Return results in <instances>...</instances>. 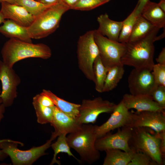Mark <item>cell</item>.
Instances as JSON below:
<instances>
[{
    "instance_id": "6da1fadb",
    "label": "cell",
    "mask_w": 165,
    "mask_h": 165,
    "mask_svg": "<svg viewBox=\"0 0 165 165\" xmlns=\"http://www.w3.org/2000/svg\"><path fill=\"white\" fill-rule=\"evenodd\" d=\"M160 29L155 27L148 35L138 40L126 43L125 51L121 59L123 65L152 71L155 64L154 42Z\"/></svg>"
},
{
    "instance_id": "7a4b0ae2",
    "label": "cell",
    "mask_w": 165,
    "mask_h": 165,
    "mask_svg": "<svg viewBox=\"0 0 165 165\" xmlns=\"http://www.w3.org/2000/svg\"><path fill=\"white\" fill-rule=\"evenodd\" d=\"M1 54L2 62L8 67L13 68L17 62L28 58L48 59L51 56L52 51L44 43L33 44L10 38L4 43Z\"/></svg>"
},
{
    "instance_id": "3957f363",
    "label": "cell",
    "mask_w": 165,
    "mask_h": 165,
    "mask_svg": "<svg viewBox=\"0 0 165 165\" xmlns=\"http://www.w3.org/2000/svg\"><path fill=\"white\" fill-rule=\"evenodd\" d=\"M94 128L95 125L91 124H82L79 130L67 136L70 148L79 154L82 161L89 164L96 162L100 157V151L95 146L97 137Z\"/></svg>"
},
{
    "instance_id": "277c9868",
    "label": "cell",
    "mask_w": 165,
    "mask_h": 165,
    "mask_svg": "<svg viewBox=\"0 0 165 165\" xmlns=\"http://www.w3.org/2000/svg\"><path fill=\"white\" fill-rule=\"evenodd\" d=\"M70 9L61 1L53 4L35 18L28 27L31 39H40L53 33L59 27L63 15Z\"/></svg>"
},
{
    "instance_id": "5b68a950",
    "label": "cell",
    "mask_w": 165,
    "mask_h": 165,
    "mask_svg": "<svg viewBox=\"0 0 165 165\" xmlns=\"http://www.w3.org/2000/svg\"><path fill=\"white\" fill-rule=\"evenodd\" d=\"M131 128V137L129 141L131 149L147 155L157 165L164 164V158L160 150L159 133L148 127Z\"/></svg>"
},
{
    "instance_id": "8992f818",
    "label": "cell",
    "mask_w": 165,
    "mask_h": 165,
    "mask_svg": "<svg viewBox=\"0 0 165 165\" xmlns=\"http://www.w3.org/2000/svg\"><path fill=\"white\" fill-rule=\"evenodd\" d=\"M94 34V30H90L80 36L77 47L79 68L87 79L93 82L94 78L93 65L95 59L99 55Z\"/></svg>"
},
{
    "instance_id": "52a82bcc",
    "label": "cell",
    "mask_w": 165,
    "mask_h": 165,
    "mask_svg": "<svg viewBox=\"0 0 165 165\" xmlns=\"http://www.w3.org/2000/svg\"><path fill=\"white\" fill-rule=\"evenodd\" d=\"M52 141L50 138L41 146L22 150L17 148L18 144L23 145L22 143L9 139H2L0 140V149L10 157L13 164L31 165L40 157L46 154L45 151L50 147Z\"/></svg>"
},
{
    "instance_id": "ba28073f",
    "label": "cell",
    "mask_w": 165,
    "mask_h": 165,
    "mask_svg": "<svg viewBox=\"0 0 165 165\" xmlns=\"http://www.w3.org/2000/svg\"><path fill=\"white\" fill-rule=\"evenodd\" d=\"M94 36L98 49L99 55L104 65L109 69L122 64L121 59L126 50V43L110 40L96 30H94Z\"/></svg>"
},
{
    "instance_id": "9c48e42d",
    "label": "cell",
    "mask_w": 165,
    "mask_h": 165,
    "mask_svg": "<svg viewBox=\"0 0 165 165\" xmlns=\"http://www.w3.org/2000/svg\"><path fill=\"white\" fill-rule=\"evenodd\" d=\"M116 105L100 97L93 99H83L80 104L77 120L82 124L94 123L100 114L112 113Z\"/></svg>"
},
{
    "instance_id": "30bf717a",
    "label": "cell",
    "mask_w": 165,
    "mask_h": 165,
    "mask_svg": "<svg viewBox=\"0 0 165 165\" xmlns=\"http://www.w3.org/2000/svg\"><path fill=\"white\" fill-rule=\"evenodd\" d=\"M0 81L2 85V91L0 97L5 106L8 107L13 104L17 96V87L21 79L13 68L6 66L0 61Z\"/></svg>"
},
{
    "instance_id": "8fae6325",
    "label": "cell",
    "mask_w": 165,
    "mask_h": 165,
    "mask_svg": "<svg viewBox=\"0 0 165 165\" xmlns=\"http://www.w3.org/2000/svg\"><path fill=\"white\" fill-rule=\"evenodd\" d=\"M132 133V128L127 126L119 128L117 132L114 134L108 133L96 140L95 146L99 151L117 149L126 152L132 150L129 145Z\"/></svg>"
},
{
    "instance_id": "7c38bea8",
    "label": "cell",
    "mask_w": 165,
    "mask_h": 165,
    "mask_svg": "<svg viewBox=\"0 0 165 165\" xmlns=\"http://www.w3.org/2000/svg\"><path fill=\"white\" fill-rule=\"evenodd\" d=\"M151 72L145 69L134 68L132 70L128 78L130 94L151 95L153 90L157 86Z\"/></svg>"
},
{
    "instance_id": "4fadbf2b",
    "label": "cell",
    "mask_w": 165,
    "mask_h": 165,
    "mask_svg": "<svg viewBox=\"0 0 165 165\" xmlns=\"http://www.w3.org/2000/svg\"><path fill=\"white\" fill-rule=\"evenodd\" d=\"M125 106L122 100L116 105L109 118L100 126L95 125L94 130L97 139L112 131L125 126H130L131 112Z\"/></svg>"
},
{
    "instance_id": "5bb4252c",
    "label": "cell",
    "mask_w": 165,
    "mask_h": 165,
    "mask_svg": "<svg viewBox=\"0 0 165 165\" xmlns=\"http://www.w3.org/2000/svg\"><path fill=\"white\" fill-rule=\"evenodd\" d=\"M131 112L130 127H148L157 133L165 130V112Z\"/></svg>"
},
{
    "instance_id": "9a60e30c",
    "label": "cell",
    "mask_w": 165,
    "mask_h": 165,
    "mask_svg": "<svg viewBox=\"0 0 165 165\" xmlns=\"http://www.w3.org/2000/svg\"><path fill=\"white\" fill-rule=\"evenodd\" d=\"M53 113L50 123L54 131L52 133L50 139L53 141L61 134H66L79 130L82 124L59 110L55 105L53 106Z\"/></svg>"
},
{
    "instance_id": "2e32d148",
    "label": "cell",
    "mask_w": 165,
    "mask_h": 165,
    "mask_svg": "<svg viewBox=\"0 0 165 165\" xmlns=\"http://www.w3.org/2000/svg\"><path fill=\"white\" fill-rule=\"evenodd\" d=\"M122 100L125 106L129 110L134 108L138 112H165V109L160 107L153 101L150 95H133L126 94L123 95Z\"/></svg>"
},
{
    "instance_id": "e0dca14e",
    "label": "cell",
    "mask_w": 165,
    "mask_h": 165,
    "mask_svg": "<svg viewBox=\"0 0 165 165\" xmlns=\"http://www.w3.org/2000/svg\"><path fill=\"white\" fill-rule=\"evenodd\" d=\"M0 12L5 19L11 20L23 26L28 27L35 19L24 7L6 2L1 3Z\"/></svg>"
},
{
    "instance_id": "ac0fdd59",
    "label": "cell",
    "mask_w": 165,
    "mask_h": 165,
    "mask_svg": "<svg viewBox=\"0 0 165 165\" xmlns=\"http://www.w3.org/2000/svg\"><path fill=\"white\" fill-rule=\"evenodd\" d=\"M97 20L99 27L96 30L98 32L110 40L118 42L123 21L112 20L106 13L98 16Z\"/></svg>"
},
{
    "instance_id": "d6986e66",
    "label": "cell",
    "mask_w": 165,
    "mask_h": 165,
    "mask_svg": "<svg viewBox=\"0 0 165 165\" xmlns=\"http://www.w3.org/2000/svg\"><path fill=\"white\" fill-rule=\"evenodd\" d=\"M3 24L0 25V33L5 36L32 42L28 27L21 25L10 19L5 20Z\"/></svg>"
},
{
    "instance_id": "ffe728a7",
    "label": "cell",
    "mask_w": 165,
    "mask_h": 165,
    "mask_svg": "<svg viewBox=\"0 0 165 165\" xmlns=\"http://www.w3.org/2000/svg\"><path fill=\"white\" fill-rule=\"evenodd\" d=\"M155 27H165V12L157 3L149 1L143 8L140 14Z\"/></svg>"
},
{
    "instance_id": "44dd1931",
    "label": "cell",
    "mask_w": 165,
    "mask_h": 165,
    "mask_svg": "<svg viewBox=\"0 0 165 165\" xmlns=\"http://www.w3.org/2000/svg\"><path fill=\"white\" fill-rule=\"evenodd\" d=\"M42 92L50 98L54 105L59 110L77 120L80 104L67 101L59 97L49 90L43 89Z\"/></svg>"
},
{
    "instance_id": "7402d4cb",
    "label": "cell",
    "mask_w": 165,
    "mask_h": 165,
    "mask_svg": "<svg viewBox=\"0 0 165 165\" xmlns=\"http://www.w3.org/2000/svg\"><path fill=\"white\" fill-rule=\"evenodd\" d=\"M106 156L103 165H128L130 161L134 151H122L117 149H110L105 151Z\"/></svg>"
},
{
    "instance_id": "603a6c76",
    "label": "cell",
    "mask_w": 165,
    "mask_h": 165,
    "mask_svg": "<svg viewBox=\"0 0 165 165\" xmlns=\"http://www.w3.org/2000/svg\"><path fill=\"white\" fill-rule=\"evenodd\" d=\"M155 27L141 15L137 16L128 42H134L143 38Z\"/></svg>"
},
{
    "instance_id": "cb8c5ba5",
    "label": "cell",
    "mask_w": 165,
    "mask_h": 165,
    "mask_svg": "<svg viewBox=\"0 0 165 165\" xmlns=\"http://www.w3.org/2000/svg\"><path fill=\"white\" fill-rule=\"evenodd\" d=\"M123 66L122 64L117 65L108 69L105 81L103 92L111 91L116 87L124 73Z\"/></svg>"
},
{
    "instance_id": "d4e9b609",
    "label": "cell",
    "mask_w": 165,
    "mask_h": 165,
    "mask_svg": "<svg viewBox=\"0 0 165 165\" xmlns=\"http://www.w3.org/2000/svg\"><path fill=\"white\" fill-rule=\"evenodd\" d=\"M108 70L103 64L98 55L94 62L93 70L95 89L99 93L103 92L105 81Z\"/></svg>"
},
{
    "instance_id": "484cf974",
    "label": "cell",
    "mask_w": 165,
    "mask_h": 165,
    "mask_svg": "<svg viewBox=\"0 0 165 165\" xmlns=\"http://www.w3.org/2000/svg\"><path fill=\"white\" fill-rule=\"evenodd\" d=\"M67 134H63L58 137L56 141L51 144V147L54 151V153L50 165H53L55 163L60 165L61 164L60 161L57 160V155L60 152L67 153L69 156L73 157L79 162L80 160L77 159L72 153L67 140Z\"/></svg>"
},
{
    "instance_id": "4316f807",
    "label": "cell",
    "mask_w": 165,
    "mask_h": 165,
    "mask_svg": "<svg viewBox=\"0 0 165 165\" xmlns=\"http://www.w3.org/2000/svg\"><path fill=\"white\" fill-rule=\"evenodd\" d=\"M32 104L37 117V122L42 124L50 123L53 116V106H44L34 98H33Z\"/></svg>"
},
{
    "instance_id": "83f0119b",
    "label": "cell",
    "mask_w": 165,
    "mask_h": 165,
    "mask_svg": "<svg viewBox=\"0 0 165 165\" xmlns=\"http://www.w3.org/2000/svg\"><path fill=\"white\" fill-rule=\"evenodd\" d=\"M16 5L24 7L35 17L52 5L45 4L35 0H17Z\"/></svg>"
},
{
    "instance_id": "f1b7e54d",
    "label": "cell",
    "mask_w": 165,
    "mask_h": 165,
    "mask_svg": "<svg viewBox=\"0 0 165 165\" xmlns=\"http://www.w3.org/2000/svg\"><path fill=\"white\" fill-rule=\"evenodd\" d=\"M137 16L133 10L127 17L123 21L118 39L119 42L124 43L128 42Z\"/></svg>"
},
{
    "instance_id": "f546056e",
    "label": "cell",
    "mask_w": 165,
    "mask_h": 165,
    "mask_svg": "<svg viewBox=\"0 0 165 165\" xmlns=\"http://www.w3.org/2000/svg\"><path fill=\"white\" fill-rule=\"evenodd\" d=\"M111 0H79L72 9L81 11L89 10L106 4Z\"/></svg>"
},
{
    "instance_id": "4dcf8cb0",
    "label": "cell",
    "mask_w": 165,
    "mask_h": 165,
    "mask_svg": "<svg viewBox=\"0 0 165 165\" xmlns=\"http://www.w3.org/2000/svg\"><path fill=\"white\" fill-rule=\"evenodd\" d=\"M128 165H157L147 155L141 152H134Z\"/></svg>"
},
{
    "instance_id": "1f68e13d",
    "label": "cell",
    "mask_w": 165,
    "mask_h": 165,
    "mask_svg": "<svg viewBox=\"0 0 165 165\" xmlns=\"http://www.w3.org/2000/svg\"><path fill=\"white\" fill-rule=\"evenodd\" d=\"M151 72L156 84L165 86V65L155 64Z\"/></svg>"
},
{
    "instance_id": "d6a6232c",
    "label": "cell",
    "mask_w": 165,
    "mask_h": 165,
    "mask_svg": "<svg viewBox=\"0 0 165 165\" xmlns=\"http://www.w3.org/2000/svg\"><path fill=\"white\" fill-rule=\"evenodd\" d=\"M153 100L162 108L165 109V86H157L152 92Z\"/></svg>"
},
{
    "instance_id": "836d02e7",
    "label": "cell",
    "mask_w": 165,
    "mask_h": 165,
    "mask_svg": "<svg viewBox=\"0 0 165 165\" xmlns=\"http://www.w3.org/2000/svg\"><path fill=\"white\" fill-rule=\"evenodd\" d=\"M33 98L41 105L46 107H52L54 105L50 98L43 92L36 95Z\"/></svg>"
},
{
    "instance_id": "e575fe53",
    "label": "cell",
    "mask_w": 165,
    "mask_h": 165,
    "mask_svg": "<svg viewBox=\"0 0 165 165\" xmlns=\"http://www.w3.org/2000/svg\"><path fill=\"white\" fill-rule=\"evenodd\" d=\"M150 0H138V2L133 10L136 16L141 14V11L145 5Z\"/></svg>"
},
{
    "instance_id": "d590c367",
    "label": "cell",
    "mask_w": 165,
    "mask_h": 165,
    "mask_svg": "<svg viewBox=\"0 0 165 165\" xmlns=\"http://www.w3.org/2000/svg\"><path fill=\"white\" fill-rule=\"evenodd\" d=\"M160 138V150L162 156L164 158L165 155V130L159 133Z\"/></svg>"
},
{
    "instance_id": "8d00e7d4",
    "label": "cell",
    "mask_w": 165,
    "mask_h": 165,
    "mask_svg": "<svg viewBox=\"0 0 165 165\" xmlns=\"http://www.w3.org/2000/svg\"><path fill=\"white\" fill-rule=\"evenodd\" d=\"M158 64L165 65V48H163L158 57L156 59Z\"/></svg>"
},
{
    "instance_id": "74e56055",
    "label": "cell",
    "mask_w": 165,
    "mask_h": 165,
    "mask_svg": "<svg viewBox=\"0 0 165 165\" xmlns=\"http://www.w3.org/2000/svg\"><path fill=\"white\" fill-rule=\"evenodd\" d=\"M79 0H61V1L68 6L70 9L78 2Z\"/></svg>"
},
{
    "instance_id": "f35d334b",
    "label": "cell",
    "mask_w": 165,
    "mask_h": 165,
    "mask_svg": "<svg viewBox=\"0 0 165 165\" xmlns=\"http://www.w3.org/2000/svg\"><path fill=\"white\" fill-rule=\"evenodd\" d=\"M1 93V91H0V94ZM5 107L2 103V100L0 97V122L4 117Z\"/></svg>"
},
{
    "instance_id": "ab89813d",
    "label": "cell",
    "mask_w": 165,
    "mask_h": 165,
    "mask_svg": "<svg viewBox=\"0 0 165 165\" xmlns=\"http://www.w3.org/2000/svg\"><path fill=\"white\" fill-rule=\"evenodd\" d=\"M61 0H38V1L47 5H53L58 2Z\"/></svg>"
},
{
    "instance_id": "60d3db41",
    "label": "cell",
    "mask_w": 165,
    "mask_h": 165,
    "mask_svg": "<svg viewBox=\"0 0 165 165\" xmlns=\"http://www.w3.org/2000/svg\"><path fill=\"white\" fill-rule=\"evenodd\" d=\"M157 4L160 8L165 12V0H160Z\"/></svg>"
},
{
    "instance_id": "b9f144b4",
    "label": "cell",
    "mask_w": 165,
    "mask_h": 165,
    "mask_svg": "<svg viewBox=\"0 0 165 165\" xmlns=\"http://www.w3.org/2000/svg\"><path fill=\"white\" fill-rule=\"evenodd\" d=\"M17 0H0V3L6 2L11 4H16Z\"/></svg>"
},
{
    "instance_id": "7bdbcfd3",
    "label": "cell",
    "mask_w": 165,
    "mask_h": 165,
    "mask_svg": "<svg viewBox=\"0 0 165 165\" xmlns=\"http://www.w3.org/2000/svg\"><path fill=\"white\" fill-rule=\"evenodd\" d=\"M7 156L8 155L0 149V160H4Z\"/></svg>"
},
{
    "instance_id": "ee69618b",
    "label": "cell",
    "mask_w": 165,
    "mask_h": 165,
    "mask_svg": "<svg viewBox=\"0 0 165 165\" xmlns=\"http://www.w3.org/2000/svg\"><path fill=\"white\" fill-rule=\"evenodd\" d=\"M164 30L163 33L159 36H156V41L160 40L164 38L165 37V28H163Z\"/></svg>"
},
{
    "instance_id": "f6af8a7d",
    "label": "cell",
    "mask_w": 165,
    "mask_h": 165,
    "mask_svg": "<svg viewBox=\"0 0 165 165\" xmlns=\"http://www.w3.org/2000/svg\"><path fill=\"white\" fill-rule=\"evenodd\" d=\"M3 15L0 12V25L2 23H3L5 20Z\"/></svg>"
},
{
    "instance_id": "bcb514c9",
    "label": "cell",
    "mask_w": 165,
    "mask_h": 165,
    "mask_svg": "<svg viewBox=\"0 0 165 165\" xmlns=\"http://www.w3.org/2000/svg\"><path fill=\"white\" fill-rule=\"evenodd\" d=\"M36 1H38V0H35Z\"/></svg>"
}]
</instances>
